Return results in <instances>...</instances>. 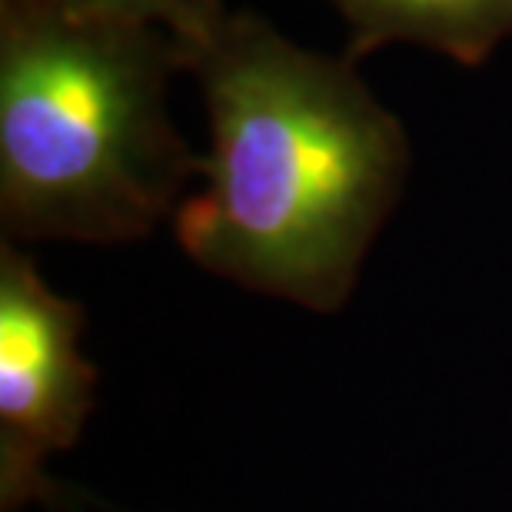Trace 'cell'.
<instances>
[{
    "label": "cell",
    "mask_w": 512,
    "mask_h": 512,
    "mask_svg": "<svg viewBox=\"0 0 512 512\" xmlns=\"http://www.w3.org/2000/svg\"><path fill=\"white\" fill-rule=\"evenodd\" d=\"M210 114L207 187L173 213L200 270L300 310L340 313L403 197L409 137L350 57L227 14L180 47Z\"/></svg>",
    "instance_id": "obj_1"
},
{
    "label": "cell",
    "mask_w": 512,
    "mask_h": 512,
    "mask_svg": "<svg viewBox=\"0 0 512 512\" xmlns=\"http://www.w3.org/2000/svg\"><path fill=\"white\" fill-rule=\"evenodd\" d=\"M177 37L0 0V230L120 247L180 210L203 170L167 110Z\"/></svg>",
    "instance_id": "obj_2"
},
{
    "label": "cell",
    "mask_w": 512,
    "mask_h": 512,
    "mask_svg": "<svg viewBox=\"0 0 512 512\" xmlns=\"http://www.w3.org/2000/svg\"><path fill=\"white\" fill-rule=\"evenodd\" d=\"M84 310L44 280L20 243H0V512L54 496L47 459L94 413L97 366L80 350Z\"/></svg>",
    "instance_id": "obj_3"
},
{
    "label": "cell",
    "mask_w": 512,
    "mask_h": 512,
    "mask_svg": "<svg viewBox=\"0 0 512 512\" xmlns=\"http://www.w3.org/2000/svg\"><path fill=\"white\" fill-rule=\"evenodd\" d=\"M350 27L353 64L383 44H419L479 67L512 37V0H330Z\"/></svg>",
    "instance_id": "obj_4"
},
{
    "label": "cell",
    "mask_w": 512,
    "mask_h": 512,
    "mask_svg": "<svg viewBox=\"0 0 512 512\" xmlns=\"http://www.w3.org/2000/svg\"><path fill=\"white\" fill-rule=\"evenodd\" d=\"M70 17L120 20V24H150L177 37L180 47L197 44L230 14L223 0H37Z\"/></svg>",
    "instance_id": "obj_5"
}]
</instances>
